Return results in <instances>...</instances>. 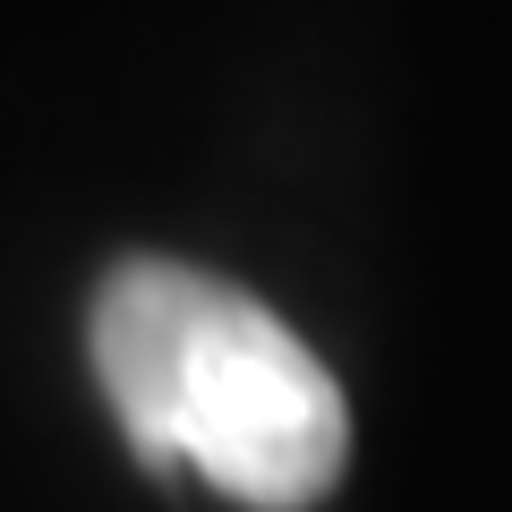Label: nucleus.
I'll return each mask as SVG.
<instances>
[{
	"instance_id": "nucleus-1",
	"label": "nucleus",
	"mask_w": 512,
	"mask_h": 512,
	"mask_svg": "<svg viewBox=\"0 0 512 512\" xmlns=\"http://www.w3.org/2000/svg\"><path fill=\"white\" fill-rule=\"evenodd\" d=\"M94 384L154 470H197L231 504L299 512L342 478L350 410L308 342L239 282L128 256L111 265L86 316Z\"/></svg>"
}]
</instances>
